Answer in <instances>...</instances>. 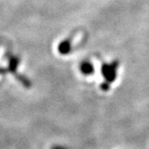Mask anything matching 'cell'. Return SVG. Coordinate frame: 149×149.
Instances as JSON below:
<instances>
[{
    "label": "cell",
    "instance_id": "5",
    "mask_svg": "<svg viewBox=\"0 0 149 149\" xmlns=\"http://www.w3.org/2000/svg\"><path fill=\"white\" fill-rule=\"evenodd\" d=\"M15 77H16V79L23 84V86H24V87H26V88H30L31 86V80L27 77H25V76H24V74H15Z\"/></svg>",
    "mask_w": 149,
    "mask_h": 149
},
{
    "label": "cell",
    "instance_id": "2",
    "mask_svg": "<svg viewBox=\"0 0 149 149\" xmlns=\"http://www.w3.org/2000/svg\"><path fill=\"white\" fill-rule=\"evenodd\" d=\"M72 40L73 37H68L58 44V50L61 55H68V53H70L72 49Z\"/></svg>",
    "mask_w": 149,
    "mask_h": 149
},
{
    "label": "cell",
    "instance_id": "4",
    "mask_svg": "<svg viewBox=\"0 0 149 149\" xmlns=\"http://www.w3.org/2000/svg\"><path fill=\"white\" fill-rule=\"evenodd\" d=\"M20 64V58L17 56H11L9 58V63H8V71L13 73L14 74H16V70H17V67Z\"/></svg>",
    "mask_w": 149,
    "mask_h": 149
},
{
    "label": "cell",
    "instance_id": "8",
    "mask_svg": "<svg viewBox=\"0 0 149 149\" xmlns=\"http://www.w3.org/2000/svg\"><path fill=\"white\" fill-rule=\"evenodd\" d=\"M7 72H9V71H8V69H6V68H0V74H6Z\"/></svg>",
    "mask_w": 149,
    "mask_h": 149
},
{
    "label": "cell",
    "instance_id": "7",
    "mask_svg": "<svg viewBox=\"0 0 149 149\" xmlns=\"http://www.w3.org/2000/svg\"><path fill=\"white\" fill-rule=\"evenodd\" d=\"M50 149H68V147L66 146H59V145H55V146H51Z\"/></svg>",
    "mask_w": 149,
    "mask_h": 149
},
{
    "label": "cell",
    "instance_id": "6",
    "mask_svg": "<svg viewBox=\"0 0 149 149\" xmlns=\"http://www.w3.org/2000/svg\"><path fill=\"white\" fill-rule=\"evenodd\" d=\"M110 87H111V84L108 83V82H106V81L102 82V83L101 84V86H100V88H101L103 92H107V91H109V90H110Z\"/></svg>",
    "mask_w": 149,
    "mask_h": 149
},
{
    "label": "cell",
    "instance_id": "1",
    "mask_svg": "<svg viewBox=\"0 0 149 149\" xmlns=\"http://www.w3.org/2000/svg\"><path fill=\"white\" fill-rule=\"evenodd\" d=\"M119 65H120V63L118 60H114L111 64H107V63L102 64L101 71L106 82L111 84L116 80L117 71H118Z\"/></svg>",
    "mask_w": 149,
    "mask_h": 149
},
{
    "label": "cell",
    "instance_id": "3",
    "mask_svg": "<svg viewBox=\"0 0 149 149\" xmlns=\"http://www.w3.org/2000/svg\"><path fill=\"white\" fill-rule=\"evenodd\" d=\"M80 71L84 76H90L94 72V67L89 60H84L80 64Z\"/></svg>",
    "mask_w": 149,
    "mask_h": 149
}]
</instances>
